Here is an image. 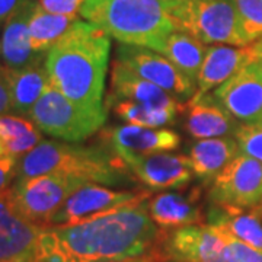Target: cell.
Wrapping results in <instances>:
<instances>
[{
  "instance_id": "obj_1",
  "label": "cell",
  "mask_w": 262,
  "mask_h": 262,
  "mask_svg": "<svg viewBox=\"0 0 262 262\" xmlns=\"http://www.w3.org/2000/svg\"><path fill=\"white\" fill-rule=\"evenodd\" d=\"M147 201L122 207L77 225L46 227L35 262H128L144 259L160 234Z\"/></svg>"
},
{
  "instance_id": "obj_2",
  "label": "cell",
  "mask_w": 262,
  "mask_h": 262,
  "mask_svg": "<svg viewBox=\"0 0 262 262\" xmlns=\"http://www.w3.org/2000/svg\"><path fill=\"white\" fill-rule=\"evenodd\" d=\"M111 37L92 22L79 19L46 56L50 83L70 101L103 108Z\"/></svg>"
},
{
  "instance_id": "obj_3",
  "label": "cell",
  "mask_w": 262,
  "mask_h": 262,
  "mask_svg": "<svg viewBox=\"0 0 262 262\" xmlns=\"http://www.w3.org/2000/svg\"><path fill=\"white\" fill-rule=\"evenodd\" d=\"M46 173H67L105 187H131L137 181L105 146L61 140H42L19 159L16 179Z\"/></svg>"
},
{
  "instance_id": "obj_4",
  "label": "cell",
  "mask_w": 262,
  "mask_h": 262,
  "mask_svg": "<svg viewBox=\"0 0 262 262\" xmlns=\"http://www.w3.org/2000/svg\"><path fill=\"white\" fill-rule=\"evenodd\" d=\"M79 15L120 44L158 53L175 31L162 0H86Z\"/></svg>"
},
{
  "instance_id": "obj_5",
  "label": "cell",
  "mask_w": 262,
  "mask_h": 262,
  "mask_svg": "<svg viewBox=\"0 0 262 262\" xmlns=\"http://www.w3.org/2000/svg\"><path fill=\"white\" fill-rule=\"evenodd\" d=\"M165 6L175 29L203 44L245 47L236 0H175Z\"/></svg>"
},
{
  "instance_id": "obj_6",
  "label": "cell",
  "mask_w": 262,
  "mask_h": 262,
  "mask_svg": "<svg viewBox=\"0 0 262 262\" xmlns=\"http://www.w3.org/2000/svg\"><path fill=\"white\" fill-rule=\"evenodd\" d=\"M106 108H86L70 101L50 83L31 110L28 118L41 133L69 143H80L102 128Z\"/></svg>"
},
{
  "instance_id": "obj_7",
  "label": "cell",
  "mask_w": 262,
  "mask_h": 262,
  "mask_svg": "<svg viewBox=\"0 0 262 262\" xmlns=\"http://www.w3.org/2000/svg\"><path fill=\"white\" fill-rule=\"evenodd\" d=\"M88 181L67 173H46L16 179L10 187L12 203L18 217L48 227L66 200Z\"/></svg>"
},
{
  "instance_id": "obj_8",
  "label": "cell",
  "mask_w": 262,
  "mask_h": 262,
  "mask_svg": "<svg viewBox=\"0 0 262 262\" xmlns=\"http://www.w3.org/2000/svg\"><path fill=\"white\" fill-rule=\"evenodd\" d=\"M146 262H227L213 227L191 225L173 230H160Z\"/></svg>"
},
{
  "instance_id": "obj_9",
  "label": "cell",
  "mask_w": 262,
  "mask_h": 262,
  "mask_svg": "<svg viewBox=\"0 0 262 262\" xmlns=\"http://www.w3.org/2000/svg\"><path fill=\"white\" fill-rule=\"evenodd\" d=\"M210 204L262 210V163L239 151L211 182Z\"/></svg>"
},
{
  "instance_id": "obj_10",
  "label": "cell",
  "mask_w": 262,
  "mask_h": 262,
  "mask_svg": "<svg viewBox=\"0 0 262 262\" xmlns=\"http://www.w3.org/2000/svg\"><path fill=\"white\" fill-rule=\"evenodd\" d=\"M149 191L131 192L115 191L110 187L88 182L66 200L48 227L77 225L95 217L120 210L122 207L140 204L150 198Z\"/></svg>"
},
{
  "instance_id": "obj_11",
  "label": "cell",
  "mask_w": 262,
  "mask_h": 262,
  "mask_svg": "<svg viewBox=\"0 0 262 262\" xmlns=\"http://www.w3.org/2000/svg\"><path fill=\"white\" fill-rule=\"evenodd\" d=\"M115 60L178 99H191L195 95V82L158 51L139 46L120 44L115 51Z\"/></svg>"
},
{
  "instance_id": "obj_12",
  "label": "cell",
  "mask_w": 262,
  "mask_h": 262,
  "mask_svg": "<svg viewBox=\"0 0 262 262\" xmlns=\"http://www.w3.org/2000/svg\"><path fill=\"white\" fill-rule=\"evenodd\" d=\"M115 156L127 166L134 178L151 191L181 189L187 187L194 177L189 158L184 155L120 151Z\"/></svg>"
},
{
  "instance_id": "obj_13",
  "label": "cell",
  "mask_w": 262,
  "mask_h": 262,
  "mask_svg": "<svg viewBox=\"0 0 262 262\" xmlns=\"http://www.w3.org/2000/svg\"><path fill=\"white\" fill-rule=\"evenodd\" d=\"M213 95L241 124H262V60L255 58Z\"/></svg>"
},
{
  "instance_id": "obj_14",
  "label": "cell",
  "mask_w": 262,
  "mask_h": 262,
  "mask_svg": "<svg viewBox=\"0 0 262 262\" xmlns=\"http://www.w3.org/2000/svg\"><path fill=\"white\" fill-rule=\"evenodd\" d=\"M103 146L115 153L127 151L137 155L163 153L177 150L181 136L168 128H150L140 125H117L102 131Z\"/></svg>"
},
{
  "instance_id": "obj_15",
  "label": "cell",
  "mask_w": 262,
  "mask_h": 262,
  "mask_svg": "<svg viewBox=\"0 0 262 262\" xmlns=\"http://www.w3.org/2000/svg\"><path fill=\"white\" fill-rule=\"evenodd\" d=\"M255 60L252 46H211L207 47L206 57L196 76V92L194 99L210 94L220 84L233 77L241 69ZM191 98V99H192Z\"/></svg>"
},
{
  "instance_id": "obj_16",
  "label": "cell",
  "mask_w": 262,
  "mask_h": 262,
  "mask_svg": "<svg viewBox=\"0 0 262 262\" xmlns=\"http://www.w3.org/2000/svg\"><path fill=\"white\" fill-rule=\"evenodd\" d=\"M241 122L215 99L214 95L206 94L191 99L188 103L185 128L196 140L215 137H234Z\"/></svg>"
},
{
  "instance_id": "obj_17",
  "label": "cell",
  "mask_w": 262,
  "mask_h": 262,
  "mask_svg": "<svg viewBox=\"0 0 262 262\" xmlns=\"http://www.w3.org/2000/svg\"><path fill=\"white\" fill-rule=\"evenodd\" d=\"M105 99H125L134 102L156 105L160 108L184 111V105L178 98L168 94L158 84L151 83L134 73L128 67L114 60L111 70V89Z\"/></svg>"
},
{
  "instance_id": "obj_18",
  "label": "cell",
  "mask_w": 262,
  "mask_h": 262,
  "mask_svg": "<svg viewBox=\"0 0 262 262\" xmlns=\"http://www.w3.org/2000/svg\"><path fill=\"white\" fill-rule=\"evenodd\" d=\"M37 2L25 6L3 24L0 38L2 63L10 69H24L31 66H42L46 56L35 53L29 39V18Z\"/></svg>"
},
{
  "instance_id": "obj_19",
  "label": "cell",
  "mask_w": 262,
  "mask_h": 262,
  "mask_svg": "<svg viewBox=\"0 0 262 262\" xmlns=\"http://www.w3.org/2000/svg\"><path fill=\"white\" fill-rule=\"evenodd\" d=\"M200 198V188H194L187 195L178 192H162L147 201L149 214L160 230L198 225L204 217Z\"/></svg>"
},
{
  "instance_id": "obj_20",
  "label": "cell",
  "mask_w": 262,
  "mask_h": 262,
  "mask_svg": "<svg viewBox=\"0 0 262 262\" xmlns=\"http://www.w3.org/2000/svg\"><path fill=\"white\" fill-rule=\"evenodd\" d=\"M2 72L9 86L12 114L28 118L31 110L50 86V77L44 64L24 69H10L2 64Z\"/></svg>"
},
{
  "instance_id": "obj_21",
  "label": "cell",
  "mask_w": 262,
  "mask_h": 262,
  "mask_svg": "<svg viewBox=\"0 0 262 262\" xmlns=\"http://www.w3.org/2000/svg\"><path fill=\"white\" fill-rule=\"evenodd\" d=\"M239 151L234 137L196 140L189 150V162L194 177L204 184L213 182V179L239 155Z\"/></svg>"
},
{
  "instance_id": "obj_22",
  "label": "cell",
  "mask_w": 262,
  "mask_h": 262,
  "mask_svg": "<svg viewBox=\"0 0 262 262\" xmlns=\"http://www.w3.org/2000/svg\"><path fill=\"white\" fill-rule=\"evenodd\" d=\"M207 225L222 227L239 241L262 251V210H239L210 204Z\"/></svg>"
},
{
  "instance_id": "obj_23",
  "label": "cell",
  "mask_w": 262,
  "mask_h": 262,
  "mask_svg": "<svg viewBox=\"0 0 262 262\" xmlns=\"http://www.w3.org/2000/svg\"><path fill=\"white\" fill-rule=\"evenodd\" d=\"M41 141V130L29 118L13 114L0 117V158L20 159Z\"/></svg>"
},
{
  "instance_id": "obj_24",
  "label": "cell",
  "mask_w": 262,
  "mask_h": 262,
  "mask_svg": "<svg viewBox=\"0 0 262 262\" xmlns=\"http://www.w3.org/2000/svg\"><path fill=\"white\" fill-rule=\"evenodd\" d=\"M79 20V16L56 15L35 5L29 18V39L32 50L47 56V53L61 39L69 29Z\"/></svg>"
},
{
  "instance_id": "obj_25",
  "label": "cell",
  "mask_w": 262,
  "mask_h": 262,
  "mask_svg": "<svg viewBox=\"0 0 262 262\" xmlns=\"http://www.w3.org/2000/svg\"><path fill=\"white\" fill-rule=\"evenodd\" d=\"M46 227L34 225L20 217L0 227V261L29 259L35 262L38 236Z\"/></svg>"
},
{
  "instance_id": "obj_26",
  "label": "cell",
  "mask_w": 262,
  "mask_h": 262,
  "mask_svg": "<svg viewBox=\"0 0 262 262\" xmlns=\"http://www.w3.org/2000/svg\"><path fill=\"white\" fill-rule=\"evenodd\" d=\"M207 47L201 41L184 31L175 29L165 41L160 54L196 83V76L206 57Z\"/></svg>"
},
{
  "instance_id": "obj_27",
  "label": "cell",
  "mask_w": 262,
  "mask_h": 262,
  "mask_svg": "<svg viewBox=\"0 0 262 262\" xmlns=\"http://www.w3.org/2000/svg\"><path fill=\"white\" fill-rule=\"evenodd\" d=\"M106 111H113L120 120L128 122L131 125L150 127V128H160L163 125L173 124L178 111L160 108L156 105L149 103L134 102L125 99H106L105 101Z\"/></svg>"
},
{
  "instance_id": "obj_28",
  "label": "cell",
  "mask_w": 262,
  "mask_h": 262,
  "mask_svg": "<svg viewBox=\"0 0 262 262\" xmlns=\"http://www.w3.org/2000/svg\"><path fill=\"white\" fill-rule=\"evenodd\" d=\"M245 46L262 37V0H236Z\"/></svg>"
},
{
  "instance_id": "obj_29",
  "label": "cell",
  "mask_w": 262,
  "mask_h": 262,
  "mask_svg": "<svg viewBox=\"0 0 262 262\" xmlns=\"http://www.w3.org/2000/svg\"><path fill=\"white\" fill-rule=\"evenodd\" d=\"M213 227L215 234L219 236L222 244V252L227 262H262V251L239 241L222 227Z\"/></svg>"
},
{
  "instance_id": "obj_30",
  "label": "cell",
  "mask_w": 262,
  "mask_h": 262,
  "mask_svg": "<svg viewBox=\"0 0 262 262\" xmlns=\"http://www.w3.org/2000/svg\"><path fill=\"white\" fill-rule=\"evenodd\" d=\"M234 139L237 141L241 153L262 163V124H242L241 128L236 131Z\"/></svg>"
},
{
  "instance_id": "obj_31",
  "label": "cell",
  "mask_w": 262,
  "mask_h": 262,
  "mask_svg": "<svg viewBox=\"0 0 262 262\" xmlns=\"http://www.w3.org/2000/svg\"><path fill=\"white\" fill-rule=\"evenodd\" d=\"M38 5L44 10L56 15L80 16L79 12L86 0H37Z\"/></svg>"
},
{
  "instance_id": "obj_32",
  "label": "cell",
  "mask_w": 262,
  "mask_h": 262,
  "mask_svg": "<svg viewBox=\"0 0 262 262\" xmlns=\"http://www.w3.org/2000/svg\"><path fill=\"white\" fill-rule=\"evenodd\" d=\"M19 159L0 158V191L9 189L18 177Z\"/></svg>"
},
{
  "instance_id": "obj_33",
  "label": "cell",
  "mask_w": 262,
  "mask_h": 262,
  "mask_svg": "<svg viewBox=\"0 0 262 262\" xmlns=\"http://www.w3.org/2000/svg\"><path fill=\"white\" fill-rule=\"evenodd\" d=\"M18 215L15 213L10 188L6 191H0V227L9 225L12 220H15Z\"/></svg>"
},
{
  "instance_id": "obj_34",
  "label": "cell",
  "mask_w": 262,
  "mask_h": 262,
  "mask_svg": "<svg viewBox=\"0 0 262 262\" xmlns=\"http://www.w3.org/2000/svg\"><path fill=\"white\" fill-rule=\"evenodd\" d=\"M37 0H0V25Z\"/></svg>"
},
{
  "instance_id": "obj_35",
  "label": "cell",
  "mask_w": 262,
  "mask_h": 262,
  "mask_svg": "<svg viewBox=\"0 0 262 262\" xmlns=\"http://www.w3.org/2000/svg\"><path fill=\"white\" fill-rule=\"evenodd\" d=\"M12 113V102H10L9 86L6 82V77L2 72V64H0V117L8 115Z\"/></svg>"
},
{
  "instance_id": "obj_36",
  "label": "cell",
  "mask_w": 262,
  "mask_h": 262,
  "mask_svg": "<svg viewBox=\"0 0 262 262\" xmlns=\"http://www.w3.org/2000/svg\"><path fill=\"white\" fill-rule=\"evenodd\" d=\"M252 46L253 50V54H255V58H261L262 60V37L258 39V41H255L251 44Z\"/></svg>"
},
{
  "instance_id": "obj_37",
  "label": "cell",
  "mask_w": 262,
  "mask_h": 262,
  "mask_svg": "<svg viewBox=\"0 0 262 262\" xmlns=\"http://www.w3.org/2000/svg\"><path fill=\"white\" fill-rule=\"evenodd\" d=\"M0 262H32L29 259H13V261H0Z\"/></svg>"
},
{
  "instance_id": "obj_38",
  "label": "cell",
  "mask_w": 262,
  "mask_h": 262,
  "mask_svg": "<svg viewBox=\"0 0 262 262\" xmlns=\"http://www.w3.org/2000/svg\"><path fill=\"white\" fill-rule=\"evenodd\" d=\"M162 2H163V3L166 5V3H170V2H175V0H162Z\"/></svg>"
},
{
  "instance_id": "obj_39",
  "label": "cell",
  "mask_w": 262,
  "mask_h": 262,
  "mask_svg": "<svg viewBox=\"0 0 262 262\" xmlns=\"http://www.w3.org/2000/svg\"><path fill=\"white\" fill-rule=\"evenodd\" d=\"M128 262H146L144 259H136V261H128Z\"/></svg>"
}]
</instances>
